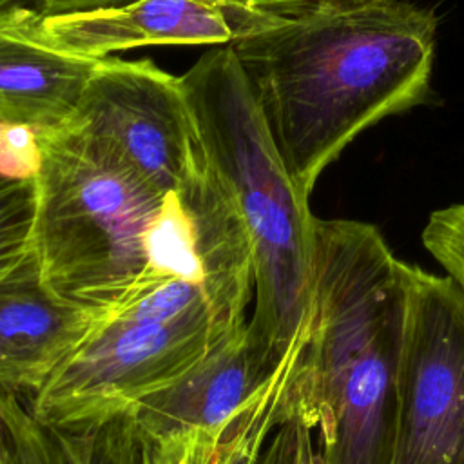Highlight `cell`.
<instances>
[{
	"label": "cell",
	"instance_id": "6da1fadb",
	"mask_svg": "<svg viewBox=\"0 0 464 464\" xmlns=\"http://www.w3.org/2000/svg\"><path fill=\"white\" fill-rule=\"evenodd\" d=\"M437 18L408 0H297L230 49L297 192L364 129L431 96Z\"/></svg>",
	"mask_w": 464,
	"mask_h": 464
},
{
	"label": "cell",
	"instance_id": "7a4b0ae2",
	"mask_svg": "<svg viewBox=\"0 0 464 464\" xmlns=\"http://www.w3.org/2000/svg\"><path fill=\"white\" fill-rule=\"evenodd\" d=\"M408 281L373 225L315 218L308 337L277 417L319 430V464H390Z\"/></svg>",
	"mask_w": 464,
	"mask_h": 464
},
{
	"label": "cell",
	"instance_id": "3957f363",
	"mask_svg": "<svg viewBox=\"0 0 464 464\" xmlns=\"http://www.w3.org/2000/svg\"><path fill=\"white\" fill-rule=\"evenodd\" d=\"M179 82L203 150L248 234V335L272 366L292 368L312 317L315 218L277 154L230 45L199 56Z\"/></svg>",
	"mask_w": 464,
	"mask_h": 464
},
{
	"label": "cell",
	"instance_id": "277c9868",
	"mask_svg": "<svg viewBox=\"0 0 464 464\" xmlns=\"http://www.w3.org/2000/svg\"><path fill=\"white\" fill-rule=\"evenodd\" d=\"M31 250L58 295L111 315L149 281V234L163 196L65 130L40 132Z\"/></svg>",
	"mask_w": 464,
	"mask_h": 464
},
{
	"label": "cell",
	"instance_id": "5b68a950",
	"mask_svg": "<svg viewBox=\"0 0 464 464\" xmlns=\"http://www.w3.org/2000/svg\"><path fill=\"white\" fill-rule=\"evenodd\" d=\"M245 324L246 317L212 308L167 321L109 317L25 406L53 430L127 417Z\"/></svg>",
	"mask_w": 464,
	"mask_h": 464
},
{
	"label": "cell",
	"instance_id": "8992f818",
	"mask_svg": "<svg viewBox=\"0 0 464 464\" xmlns=\"http://www.w3.org/2000/svg\"><path fill=\"white\" fill-rule=\"evenodd\" d=\"M62 130L112 158L163 198L205 156L179 78L147 58L98 60Z\"/></svg>",
	"mask_w": 464,
	"mask_h": 464
},
{
	"label": "cell",
	"instance_id": "52a82bcc",
	"mask_svg": "<svg viewBox=\"0 0 464 464\" xmlns=\"http://www.w3.org/2000/svg\"><path fill=\"white\" fill-rule=\"evenodd\" d=\"M390 464H464V292L411 265Z\"/></svg>",
	"mask_w": 464,
	"mask_h": 464
},
{
	"label": "cell",
	"instance_id": "ba28073f",
	"mask_svg": "<svg viewBox=\"0 0 464 464\" xmlns=\"http://www.w3.org/2000/svg\"><path fill=\"white\" fill-rule=\"evenodd\" d=\"M297 0H132L112 9L44 16L34 38L91 60L143 45H230L283 24Z\"/></svg>",
	"mask_w": 464,
	"mask_h": 464
},
{
	"label": "cell",
	"instance_id": "9c48e42d",
	"mask_svg": "<svg viewBox=\"0 0 464 464\" xmlns=\"http://www.w3.org/2000/svg\"><path fill=\"white\" fill-rule=\"evenodd\" d=\"M102 321V314L51 290L31 250L0 279V386L33 397Z\"/></svg>",
	"mask_w": 464,
	"mask_h": 464
},
{
	"label": "cell",
	"instance_id": "30bf717a",
	"mask_svg": "<svg viewBox=\"0 0 464 464\" xmlns=\"http://www.w3.org/2000/svg\"><path fill=\"white\" fill-rule=\"evenodd\" d=\"M292 370L272 366L245 324L218 343L176 382L138 402L127 417L140 440L216 428L276 382L290 377Z\"/></svg>",
	"mask_w": 464,
	"mask_h": 464
},
{
	"label": "cell",
	"instance_id": "8fae6325",
	"mask_svg": "<svg viewBox=\"0 0 464 464\" xmlns=\"http://www.w3.org/2000/svg\"><path fill=\"white\" fill-rule=\"evenodd\" d=\"M33 13L25 5L0 16V121L51 132L72 116L98 60L34 38Z\"/></svg>",
	"mask_w": 464,
	"mask_h": 464
},
{
	"label": "cell",
	"instance_id": "7c38bea8",
	"mask_svg": "<svg viewBox=\"0 0 464 464\" xmlns=\"http://www.w3.org/2000/svg\"><path fill=\"white\" fill-rule=\"evenodd\" d=\"M288 382L281 379L228 422L161 439L140 440V464H256L279 426L277 406Z\"/></svg>",
	"mask_w": 464,
	"mask_h": 464
},
{
	"label": "cell",
	"instance_id": "4fadbf2b",
	"mask_svg": "<svg viewBox=\"0 0 464 464\" xmlns=\"http://www.w3.org/2000/svg\"><path fill=\"white\" fill-rule=\"evenodd\" d=\"M62 464H140V440L129 417L102 426L53 430Z\"/></svg>",
	"mask_w": 464,
	"mask_h": 464
},
{
	"label": "cell",
	"instance_id": "5bb4252c",
	"mask_svg": "<svg viewBox=\"0 0 464 464\" xmlns=\"http://www.w3.org/2000/svg\"><path fill=\"white\" fill-rule=\"evenodd\" d=\"M34 212L36 181L0 176V279L31 252Z\"/></svg>",
	"mask_w": 464,
	"mask_h": 464
},
{
	"label": "cell",
	"instance_id": "9a60e30c",
	"mask_svg": "<svg viewBox=\"0 0 464 464\" xmlns=\"http://www.w3.org/2000/svg\"><path fill=\"white\" fill-rule=\"evenodd\" d=\"M0 417L9 435L13 464H62L53 433L31 415L20 395L2 386Z\"/></svg>",
	"mask_w": 464,
	"mask_h": 464
},
{
	"label": "cell",
	"instance_id": "2e32d148",
	"mask_svg": "<svg viewBox=\"0 0 464 464\" xmlns=\"http://www.w3.org/2000/svg\"><path fill=\"white\" fill-rule=\"evenodd\" d=\"M422 243L464 292V203L431 212L422 230Z\"/></svg>",
	"mask_w": 464,
	"mask_h": 464
},
{
	"label": "cell",
	"instance_id": "e0dca14e",
	"mask_svg": "<svg viewBox=\"0 0 464 464\" xmlns=\"http://www.w3.org/2000/svg\"><path fill=\"white\" fill-rule=\"evenodd\" d=\"M44 160L40 132L27 125L0 121V176L36 181Z\"/></svg>",
	"mask_w": 464,
	"mask_h": 464
},
{
	"label": "cell",
	"instance_id": "ac0fdd59",
	"mask_svg": "<svg viewBox=\"0 0 464 464\" xmlns=\"http://www.w3.org/2000/svg\"><path fill=\"white\" fill-rule=\"evenodd\" d=\"M312 431L301 419L279 424L266 439L256 464H319Z\"/></svg>",
	"mask_w": 464,
	"mask_h": 464
},
{
	"label": "cell",
	"instance_id": "d6986e66",
	"mask_svg": "<svg viewBox=\"0 0 464 464\" xmlns=\"http://www.w3.org/2000/svg\"><path fill=\"white\" fill-rule=\"evenodd\" d=\"M34 11L44 16H60V14H76L100 9H112L125 5L132 0H27Z\"/></svg>",
	"mask_w": 464,
	"mask_h": 464
},
{
	"label": "cell",
	"instance_id": "ffe728a7",
	"mask_svg": "<svg viewBox=\"0 0 464 464\" xmlns=\"http://www.w3.org/2000/svg\"><path fill=\"white\" fill-rule=\"evenodd\" d=\"M0 464H13L11 442H9V435H7L2 417H0Z\"/></svg>",
	"mask_w": 464,
	"mask_h": 464
},
{
	"label": "cell",
	"instance_id": "44dd1931",
	"mask_svg": "<svg viewBox=\"0 0 464 464\" xmlns=\"http://www.w3.org/2000/svg\"><path fill=\"white\" fill-rule=\"evenodd\" d=\"M27 4H29L27 0H0V16L11 11H16L20 7H25Z\"/></svg>",
	"mask_w": 464,
	"mask_h": 464
}]
</instances>
